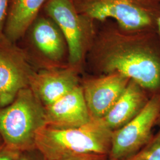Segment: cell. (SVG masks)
<instances>
[{
    "label": "cell",
    "instance_id": "5",
    "mask_svg": "<svg viewBox=\"0 0 160 160\" xmlns=\"http://www.w3.org/2000/svg\"><path fill=\"white\" fill-rule=\"evenodd\" d=\"M44 11L57 24L65 38L69 65L77 68L96 34L94 22L78 13L71 0H48Z\"/></svg>",
    "mask_w": 160,
    "mask_h": 160
},
{
    "label": "cell",
    "instance_id": "15",
    "mask_svg": "<svg viewBox=\"0 0 160 160\" xmlns=\"http://www.w3.org/2000/svg\"><path fill=\"white\" fill-rule=\"evenodd\" d=\"M12 0H0V39L4 36V32Z\"/></svg>",
    "mask_w": 160,
    "mask_h": 160
},
{
    "label": "cell",
    "instance_id": "4",
    "mask_svg": "<svg viewBox=\"0 0 160 160\" xmlns=\"http://www.w3.org/2000/svg\"><path fill=\"white\" fill-rule=\"evenodd\" d=\"M77 12L94 22L113 19L123 31L157 30L160 0H73Z\"/></svg>",
    "mask_w": 160,
    "mask_h": 160
},
{
    "label": "cell",
    "instance_id": "14",
    "mask_svg": "<svg viewBox=\"0 0 160 160\" xmlns=\"http://www.w3.org/2000/svg\"><path fill=\"white\" fill-rule=\"evenodd\" d=\"M122 160H160V130L142 148Z\"/></svg>",
    "mask_w": 160,
    "mask_h": 160
},
{
    "label": "cell",
    "instance_id": "8",
    "mask_svg": "<svg viewBox=\"0 0 160 160\" xmlns=\"http://www.w3.org/2000/svg\"><path fill=\"white\" fill-rule=\"evenodd\" d=\"M33 60L42 65V68L61 67L68 48L57 24L47 16L37 17L26 34ZM31 59V60H32Z\"/></svg>",
    "mask_w": 160,
    "mask_h": 160
},
{
    "label": "cell",
    "instance_id": "22",
    "mask_svg": "<svg viewBox=\"0 0 160 160\" xmlns=\"http://www.w3.org/2000/svg\"><path fill=\"white\" fill-rule=\"evenodd\" d=\"M112 160V159H110V158H109V160Z\"/></svg>",
    "mask_w": 160,
    "mask_h": 160
},
{
    "label": "cell",
    "instance_id": "17",
    "mask_svg": "<svg viewBox=\"0 0 160 160\" xmlns=\"http://www.w3.org/2000/svg\"><path fill=\"white\" fill-rule=\"evenodd\" d=\"M109 156L96 154L77 155L63 160H108Z\"/></svg>",
    "mask_w": 160,
    "mask_h": 160
},
{
    "label": "cell",
    "instance_id": "12",
    "mask_svg": "<svg viewBox=\"0 0 160 160\" xmlns=\"http://www.w3.org/2000/svg\"><path fill=\"white\" fill-rule=\"evenodd\" d=\"M150 98L145 89L137 82L130 80L120 97L101 119L112 131L119 129L143 109Z\"/></svg>",
    "mask_w": 160,
    "mask_h": 160
},
{
    "label": "cell",
    "instance_id": "6",
    "mask_svg": "<svg viewBox=\"0 0 160 160\" xmlns=\"http://www.w3.org/2000/svg\"><path fill=\"white\" fill-rule=\"evenodd\" d=\"M160 114V94L150 98L138 114L120 129L113 131L110 159L122 160L135 154L154 137L152 130Z\"/></svg>",
    "mask_w": 160,
    "mask_h": 160
},
{
    "label": "cell",
    "instance_id": "13",
    "mask_svg": "<svg viewBox=\"0 0 160 160\" xmlns=\"http://www.w3.org/2000/svg\"><path fill=\"white\" fill-rule=\"evenodd\" d=\"M48 0H12L4 36L16 43L25 35Z\"/></svg>",
    "mask_w": 160,
    "mask_h": 160
},
{
    "label": "cell",
    "instance_id": "18",
    "mask_svg": "<svg viewBox=\"0 0 160 160\" xmlns=\"http://www.w3.org/2000/svg\"><path fill=\"white\" fill-rule=\"evenodd\" d=\"M18 160H44L42 155L36 149L21 152Z\"/></svg>",
    "mask_w": 160,
    "mask_h": 160
},
{
    "label": "cell",
    "instance_id": "1",
    "mask_svg": "<svg viewBox=\"0 0 160 160\" xmlns=\"http://www.w3.org/2000/svg\"><path fill=\"white\" fill-rule=\"evenodd\" d=\"M90 58L104 75L118 73L137 82L150 97L160 94V36L157 30L128 32L116 24L96 33Z\"/></svg>",
    "mask_w": 160,
    "mask_h": 160
},
{
    "label": "cell",
    "instance_id": "3",
    "mask_svg": "<svg viewBox=\"0 0 160 160\" xmlns=\"http://www.w3.org/2000/svg\"><path fill=\"white\" fill-rule=\"evenodd\" d=\"M46 125L45 108L29 87L0 108V134L8 148L19 152L35 149L37 133Z\"/></svg>",
    "mask_w": 160,
    "mask_h": 160
},
{
    "label": "cell",
    "instance_id": "16",
    "mask_svg": "<svg viewBox=\"0 0 160 160\" xmlns=\"http://www.w3.org/2000/svg\"><path fill=\"white\" fill-rule=\"evenodd\" d=\"M21 152L8 148L4 145L0 147V160H18Z\"/></svg>",
    "mask_w": 160,
    "mask_h": 160
},
{
    "label": "cell",
    "instance_id": "19",
    "mask_svg": "<svg viewBox=\"0 0 160 160\" xmlns=\"http://www.w3.org/2000/svg\"><path fill=\"white\" fill-rule=\"evenodd\" d=\"M157 32H158V34H159L160 36V15H159L158 20V22H157Z\"/></svg>",
    "mask_w": 160,
    "mask_h": 160
},
{
    "label": "cell",
    "instance_id": "11",
    "mask_svg": "<svg viewBox=\"0 0 160 160\" xmlns=\"http://www.w3.org/2000/svg\"><path fill=\"white\" fill-rule=\"evenodd\" d=\"M45 108L46 126L53 128H78L92 120L81 86Z\"/></svg>",
    "mask_w": 160,
    "mask_h": 160
},
{
    "label": "cell",
    "instance_id": "21",
    "mask_svg": "<svg viewBox=\"0 0 160 160\" xmlns=\"http://www.w3.org/2000/svg\"><path fill=\"white\" fill-rule=\"evenodd\" d=\"M4 145V142H3L2 139V137H1V134H0V147H1L2 145Z\"/></svg>",
    "mask_w": 160,
    "mask_h": 160
},
{
    "label": "cell",
    "instance_id": "2",
    "mask_svg": "<svg viewBox=\"0 0 160 160\" xmlns=\"http://www.w3.org/2000/svg\"><path fill=\"white\" fill-rule=\"evenodd\" d=\"M113 131L102 119H94L84 126L57 129L45 126L38 132L36 149L44 160H63L77 155L109 156Z\"/></svg>",
    "mask_w": 160,
    "mask_h": 160
},
{
    "label": "cell",
    "instance_id": "7",
    "mask_svg": "<svg viewBox=\"0 0 160 160\" xmlns=\"http://www.w3.org/2000/svg\"><path fill=\"white\" fill-rule=\"evenodd\" d=\"M34 71L28 53L4 36L0 39V108L11 104L18 92L29 87Z\"/></svg>",
    "mask_w": 160,
    "mask_h": 160
},
{
    "label": "cell",
    "instance_id": "20",
    "mask_svg": "<svg viewBox=\"0 0 160 160\" xmlns=\"http://www.w3.org/2000/svg\"><path fill=\"white\" fill-rule=\"evenodd\" d=\"M160 126V114L159 115V117H158V119H157V124H156V126Z\"/></svg>",
    "mask_w": 160,
    "mask_h": 160
},
{
    "label": "cell",
    "instance_id": "23",
    "mask_svg": "<svg viewBox=\"0 0 160 160\" xmlns=\"http://www.w3.org/2000/svg\"><path fill=\"white\" fill-rule=\"evenodd\" d=\"M71 1H73V0H71Z\"/></svg>",
    "mask_w": 160,
    "mask_h": 160
},
{
    "label": "cell",
    "instance_id": "10",
    "mask_svg": "<svg viewBox=\"0 0 160 160\" xmlns=\"http://www.w3.org/2000/svg\"><path fill=\"white\" fill-rule=\"evenodd\" d=\"M130 80L122 75L114 73L84 81L81 87L92 119H101L106 116Z\"/></svg>",
    "mask_w": 160,
    "mask_h": 160
},
{
    "label": "cell",
    "instance_id": "9",
    "mask_svg": "<svg viewBox=\"0 0 160 160\" xmlns=\"http://www.w3.org/2000/svg\"><path fill=\"white\" fill-rule=\"evenodd\" d=\"M80 86L77 68L70 65L35 70L29 87L46 107Z\"/></svg>",
    "mask_w": 160,
    "mask_h": 160
}]
</instances>
